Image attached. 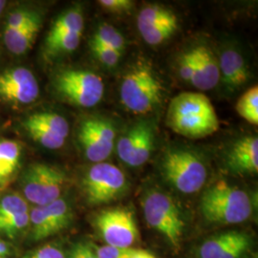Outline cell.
<instances>
[{
	"instance_id": "cell-8",
	"label": "cell",
	"mask_w": 258,
	"mask_h": 258,
	"mask_svg": "<svg viewBox=\"0 0 258 258\" xmlns=\"http://www.w3.org/2000/svg\"><path fill=\"white\" fill-rule=\"evenodd\" d=\"M83 186L87 202L100 206L120 198L127 188V179L118 166L102 162L89 168Z\"/></svg>"
},
{
	"instance_id": "cell-40",
	"label": "cell",
	"mask_w": 258,
	"mask_h": 258,
	"mask_svg": "<svg viewBox=\"0 0 258 258\" xmlns=\"http://www.w3.org/2000/svg\"><path fill=\"white\" fill-rule=\"evenodd\" d=\"M6 1H3V0H0V15H1V13L3 12V10L5 8V6H6Z\"/></svg>"
},
{
	"instance_id": "cell-13",
	"label": "cell",
	"mask_w": 258,
	"mask_h": 258,
	"mask_svg": "<svg viewBox=\"0 0 258 258\" xmlns=\"http://www.w3.org/2000/svg\"><path fill=\"white\" fill-rule=\"evenodd\" d=\"M190 50L194 62V79L190 84L200 90H211L220 81L218 59L206 45H198Z\"/></svg>"
},
{
	"instance_id": "cell-35",
	"label": "cell",
	"mask_w": 258,
	"mask_h": 258,
	"mask_svg": "<svg viewBox=\"0 0 258 258\" xmlns=\"http://www.w3.org/2000/svg\"><path fill=\"white\" fill-rule=\"evenodd\" d=\"M26 258H66L64 252L54 245H45L32 252Z\"/></svg>"
},
{
	"instance_id": "cell-3",
	"label": "cell",
	"mask_w": 258,
	"mask_h": 258,
	"mask_svg": "<svg viewBox=\"0 0 258 258\" xmlns=\"http://www.w3.org/2000/svg\"><path fill=\"white\" fill-rule=\"evenodd\" d=\"M162 97L163 85L148 63L136 64L122 79L120 101L131 112L147 114L161 103Z\"/></svg>"
},
{
	"instance_id": "cell-29",
	"label": "cell",
	"mask_w": 258,
	"mask_h": 258,
	"mask_svg": "<svg viewBox=\"0 0 258 258\" xmlns=\"http://www.w3.org/2000/svg\"><path fill=\"white\" fill-rule=\"evenodd\" d=\"M37 13V11L27 8H20L12 12L5 22L3 29V36L13 34L19 29L24 27L28 22L36 16Z\"/></svg>"
},
{
	"instance_id": "cell-30",
	"label": "cell",
	"mask_w": 258,
	"mask_h": 258,
	"mask_svg": "<svg viewBox=\"0 0 258 258\" xmlns=\"http://www.w3.org/2000/svg\"><path fill=\"white\" fill-rule=\"evenodd\" d=\"M30 224L29 212L19 213L9 219L0 223V232L8 237H15L17 234L25 230Z\"/></svg>"
},
{
	"instance_id": "cell-21",
	"label": "cell",
	"mask_w": 258,
	"mask_h": 258,
	"mask_svg": "<svg viewBox=\"0 0 258 258\" xmlns=\"http://www.w3.org/2000/svg\"><path fill=\"white\" fill-rule=\"evenodd\" d=\"M26 119L65 140L69 134L68 121L64 117L58 114L52 112H39L30 115Z\"/></svg>"
},
{
	"instance_id": "cell-11",
	"label": "cell",
	"mask_w": 258,
	"mask_h": 258,
	"mask_svg": "<svg viewBox=\"0 0 258 258\" xmlns=\"http://www.w3.org/2000/svg\"><path fill=\"white\" fill-rule=\"evenodd\" d=\"M39 97V85L32 71L14 67L0 73V100L14 105H28Z\"/></svg>"
},
{
	"instance_id": "cell-28",
	"label": "cell",
	"mask_w": 258,
	"mask_h": 258,
	"mask_svg": "<svg viewBox=\"0 0 258 258\" xmlns=\"http://www.w3.org/2000/svg\"><path fill=\"white\" fill-rule=\"evenodd\" d=\"M28 212V202L20 194H8L0 198V223Z\"/></svg>"
},
{
	"instance_id": "cell-12",
	"label": "cell",
	"mask_w": 258,
	"mask_h": 258,
	"mask_svg": "<svg viewBox=\"0 0 258 258\" xmlns=\"http://www.w3.org/2000/svg\"><path fill=\"white\" fill-rule=\"evenodd\" d=\"M154 147V132L146 121L134 124L120 137L117 151L120 160L132 167L143 166L148 162Z\"/></svg>"
},
{
	"instance_id": "cell-39",
	"label": "cell",
	"mask_w": 258,
	"mask_h": 258,
	"mask_svg": "<svg viewBox=\"0 0 258 258\" xmlns=\"http://www.w3.org/2000/svg\"><path fill=\"white\" fill-rule=\"evenodd\" d=\"M8 180H9L8 177L6 176L4 170H3V168H2V166L0 165V184H3L4 183H6Z\"/></svg>"
},
{
	"instance_id": "cell-23",
	"label": "cell",
	"mask_w": 258,
	"mask_h": 258,
	"mask_svg": "<svg viewBox=\"0 0 258 258\" xmlns=\"http://www.w3.org/2000/svg\"><path fill=\"white\" fill-rule=\"evenodd\" d=\"M20 156L21 147L18 142L0 140V165L8 179L18 169Z\"/></svg>"
},
{
	"instance_id": "cell-27",
	"label": "cell",
	"mask_w": 258,
	"mask_h": 258,
	"mask_svg": "<svg viewBox=\"0 0 258 258\" xmlns=\"http://www.w3.org/2000/svg\"><path fill=\"white\" fill-rule=\"evenodd\" d=\"M179 27V22L160 24L156 26L145 28L140 30V34L144 40L152 46L164 43L168 38L172 37Z\"/></svg>"
},
{
	"instance_id": "cell-32",
	"label": "cell",
	"mask_w": 258,
	"mask_h": 258,
	"mask_svg": "<svg viewBox=\"0 0 258 258\" xmlns=\"http://www.w3.org/2000/svg\"><path fill=\"white\" fill-rule=\"evenodd\" d=\"M98 258H130L135 252L133 248H118L109 245L94 248Z\"/></svg>"
},
{
	"instance_id": "cell-24",
	"label": "cell",
	"mask_w": 258,
	"mask_h": 258,
	"mask_svg": "<svg viewBox=\"0 0 258 258\" xmlns=\"http://www.w3.org/2000/svg\"><path fill=\"white\" fill-rule=\"evenodd\" d=\"M90 42L102 46L109 47L120 53H122L125 47V40L122 35L116 28L106 23H103L98 27Z\"/></svg>"
},
{
	"instance_id": "cell-33",
	"label": "cell",
	"mask_w": 258,
	"mask_h": 258,
	"mask_svg": "<svg viewBox=\"0 0 258 258\" xmlns=\"http://www.w3.org/2000/svg\"><path fill=\"white\" fill-rule=\"evenodd\" d=\"M249 236L240 232L238 237L227 249L221 258H241L249 249Z\"/></svg>"
},
{
	"instance_id": "cell-2",
	"label": "cell",
	"mask_w": 258,
	"mask_h": 258,
	"mask_svg": "<svg viewBox=\"0 0 258 258\" xmlns=\"http://www.w3.org/2000/svg\"><path fill=\"white\" fill-rule=\"evenodd\" d=\"M200 208L207 221L222 225L247 221L252 212L249 194L225 181L212 184L204 192Z\"/></svg>"
},
{
	"instance_id": "cell-7",
	"label": "cell",
	"mask_w": 258,
	"mask_h": 258,
	"mask_svg": "<svg viewBox=\"0 0 258 258\" xmlns=\"http://www.w3.org/2000/svg\"><path fill=\"white\" fill-rule=\"evenodd\" d=\"M54 86L65 101L81 107L97 105L104 94L102 78L88 70H63L55 76Z\"/></svg>"
},
{
	"instance_id": "cell-19",
	"label": "cell",
	"mask_w": 258,
	"mask_h": 258,
	"mask_svg": "<svg viewBox=\"0 0 258 258\" xmlns=\"http://www.w3.org/2000/svg\"><path fill=\"white\" fill-rule=\"evenodd\" d=\"M84 27L83 11L80 7H74L65 11L52 25L46 39H51L69 32L82 31Z\"/></svg>"
},
{
	"instance_id": "cell-17",
	"label": "cell",
	"mask_w": 258,
	"mask_h": 258,
	"mask_svg": "<svg viewBox=\"0 0 258 258\" xmlns=\"http://www.w3.org/2000/svg\"><path fill=\"white\" fill-rule=\"evenodd\" d=\"M49 236L55 235L69 227L73 220V211L69 203L59 198L46 206H42Z\"/></svg>"
},
{
	"instance_id": "cell-15",
	"label": "cell",
	"mask_w": 258,
	"mask_h": 258,
	"mask_svg": "<svg viewBox=\"0 0 258 258\" xmlns=\"http://www.w3.org/2000/svg\"><path fill=\"white\" fill-rule=\"evenodd\" d=\"M220 79L230 90H236L249 82L250 73L247 63L238 51L227 49L218 59Z\"/></svg>"
},
{
	"instance_id": "cell-31",
	"label": "cell",
	"mask_w": 258,
	"mask_h": 258,
	"mask_svg": "<svg viewBox=\"0 0 258 258\" xmlns=\"http://www.w3.org/2000/svg\"><path fill=\"white\" fill-rule=\"evenodd\" d=\"M90 46L96 58L104 66L111 68L119 63L120 56H121V53L120 52L109 47L102 46L91 42H90Z\"/></svg>"
},
{
	"instance_id": "cell-22",
	"label": "cell",
	"mask_w": 258,
	"mask_h": 258,
	"mask_svg": "<svg viewBox=\"0 0 258 258\" xmlns=\"http://www.w3.org/2000/svg\"><path fill=\"white\" fill-rule=\"evenodd\" d=\"M239 231H227L207 240L199 249L201 258H221L239 235Z\"/></svg>"
},
{
	"instance_id": "cell-18",
	"label": "cell",
	"mask_w": 258,
	"mask_h": 258,
	"mask_svg": "<svg viewBox=\"0 0 258 258\" xmlns=\"http://www.w3.org/2000/svg\"><path fill=\"white\" fill-rule=\"evenodd\" d=\"M178 18L171 10L159 5H148L139 13L137 18L138 30L156 26L160 24L177 23Z\"/></svg>"
},
{
	"instance_id": "cell-14",
	"label": "cell",
	"mask_w": 258,
	"mask_h": 258,
	"mask_svg": "<svg viewBox=\"0 0 258 258\" xmlns=\"http://www.w3.org/2000/svg\"><path fill=\"white\" fill-rule=\"evenodd\" d=\"M227 164L237 173H257V137H243L236 141L228 153Z\"/></svg>"
},
{
	"instance_id": "cell-16",
	"label": "cell",
	"mask_w": 258,
	"mask_h": 258,
	"mask_svg": "<svg viewBox=\"0 0 258 258\" xmlns=\"http://www.w3.org/2000/svg\"><path fill=\"white\" fill-rule=\"evenodd\" d=\"M42 25V18L39 13L31 19L24 27L17 32L3 36L4 44L14 55H23L34 44Z\"/></svg>"
},
{
	"instance_id": "cell-41",
	"label": "cell",
	"mask_w": 258,
	"mask_h": 258,
	"mask_svg": "<svg viewBox=\"0 0 258 258\" xmlns=\"http://www.w3.org/2000/svg\"><path fill=\"white\" fill-rule=\"evenodd\" d=\"M68 258H77V255H76V253H75L74 249L71 250V252H70Z\"/></svg>"
},
{
	"instance_id": "cell-26",
	"label": "cell",
	"mask_w": 258,
	"mask_h": 258,
	"mask_svg": "<svg viewBox=\"0 0 258 258\" xmlns=\"http://www.w3.org/2000/svg\"><path fill=\"white\" fill-rule=\"evenodd\" d=\"M236 111L249 123L258 124V87H251L244 93L236 103Z\"/></svg>"
},
{
	"instance_id": "cell-4",
	"label": "cell",
	"mask_w": 258,
	"mask_h": 258,
	"mask_svg": "<svg viewBox=\"0 0 258 258\" xmlns=\"http://www.w3.org/2000/svg\"><path fill=\"white\" fill-rule=\"evenodd\" d=\"M166 181L182 194L199 191L207 181L208 170L203 161L192 151L170 148L161 163Z\"/></svg>"
},
{
	"instance_id": "cell-37",
	"label": "cell",
	"mask_w": 258,
	"mask_h": 258,
	"mask_svg": "<svg viewBox=\"0 0 258 258\" xmlns=\"http://www.w3.org/2000/svg\"><path fill=\"white\" fill-rule=\"evenodd\" d=\"M130 258H156L152 253H150L148 250L145 249H137L133 253V255Z\"/></svg>"
},
{
	"instance_id": "cell-20",
	"label": "cell",
	"mask_w": 258,
	"mask_h": 258,
	"mask_svg": "<svg viewBox=\"0 0 258 258\" xmlns=\"http://www.w3.org/2000/svg\"><path fill=\"white\" fill-rule=\"evenodd\" d=\"M82 31L65 33L57 37L45 40V53L51 56L64 55L74 52L82 39Z\"/></svg>"
},
{
	"instance_id": "cell-9",
	"label": "cell",
	"mask_w": 258,
	"mask_h": 258,
	"mask_svg": "<svg viewBox=\"0 0 258 258\" xmlns=\"http://www.w3.org/2000/svg\"><path fill=\"white\" fill-rule=\"evenodd\" d=\"M95 226L106 245L131 248L137 241L139 230L132 211L126 208H112L100 212Z\"/></svg>"
},
{
	"instance_id": "cell-5",
	"label": "cell",
	"mask_w": 258,
	"mask_h": 258,
	"mask_svg": "<svg viewBox=\"0 0 258 258\" xmlns=\"http://www.w3.org/2000/svg\"><path fill=\"white\" fill-rule=\"evenodd\" d=\"M143 211L148 225L178 248L183 237L184 223L174 199L166 192L151 190L144 197Z\"/></svg>"
},
{
	"instance_id": "cell-25",
	"label": "cell",
	"mask_w": 258,
	"mask_h": 258,
	"mask_svg": "<svg viewBox=\"0 0 258 258\" xmlns=\"http://www.w3.org/2000/svg\"><path fill=\"white\" fill-rule=\"evenodd\" d=\"M23 126L26 129L29 136L37 144L48 149H58L64 146L65 139L37 125L36 123L26 120L23 121Z\"/></svg>"
},
{
	"instance_id": "cell-1",
	"label": "cell",
	"mask_w": 258,
	"mask_h": 258,
	"mask_svg": "<svg viewBox=\"0 0 258 258\" xmlns=\"http://www.w3.org/2000/svg\"><path fill=\"white\" fill-rule=\"evenodd\" d=\"M166 124L186 138H203L219 128V120L210 99L199 92H183L169 103Z\"/></svg>"
},
{
	"instance_id": "cell-36",
	"label": "cell",
	"mask_w": 258,
	"mask_h": 258,
	"mask_svg": "<svg viewBox=\"0 0 258 258\" xmlns=\"http://www.w3.org/2000/svg\"><path fill=\"white\" fill-rule=\"evenodd\" d=\"M73 249L77 255V258H98L94 247L88 244L79 243L75 246Z\"/></svg>"
},
{
	"instance_id": "cell-6",
	"label": "cell",
	"mask_w": 258,
	"mask_h": 258,
	"mask_svg": "<svg viewBox=\"0 0 258 258\" xmlns=\"http://www.w3.org/2000/svg\"><path fill=\"white\" fill-rule=\"evenodd\" d=\"M66 182L64 172L57 167L42 163L32 164L21 178L23 197L35 207L46 206L60 198Z\"/></svg>"
},
{
	"instance_id": "cell-10",
	"label": "cell",
	"mask_w": 258,
	"mask_h": 258,
	"mask_svg": "<svg viewBox=\"0 0 258 258\" xmlns=\"http://www.w3.org/2000/svg\"><path fill=\"white\" fill-rule=\"evenodd\" d=\"M78 138L87 160L98 164L104 162L112 154L116 130L110 120L92 117L81 123Z\"/></svg>"
},
{
	"instance_id": "cell-34",
	"label": "cell",
	"mask_w": 258,
	"mask_h": 258,
	"mask_svg": "<svg viewBox=\"0 0 258 258\" xmlns=\"http://www.w3.org/2000/svg\"><path fill=\"white\" fill-rule=\"evenodd\" d=\"M99 4L105 11L116 14L128 12L134 5L130 0H100Z\"/></svg>"
},
{
	"instance_id": "cell-38",
	"label": "cell",
	"mask_w": 258,
	"mask_h": 258,
	"mask_svg": "<svg viewBox=\"0 0 258 258\" xmlns=\"http://www.w3.org/2000/svg\"><path fill=\"white\" fill-rule=\"evenodd\" d=\"M8 254H10L9 246L4 241L0 240V258L7 256Z\"/></svg>"
}]
</instances>
